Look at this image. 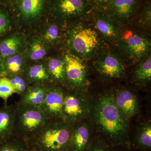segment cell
Masks as SVG:
<instances>
[{"label":"cell","mask_w":151,"mask_h":151,"mask_svg":"<svg viewBox=\"0 0 151 151\" xmlns=\"http://www.w3.org/2000/svg\"><path fill=\"white\" fill-rule=\"evenodd\" d=\"M135 80L139 83H146L151 79V57L145 58L135 70L134 74Z\"/></svg>","instance_id":"603a6c76"},{"label":"cell","mask_w":151,"mask_h":151,"mask_svg":"<svg viewBox=\"0 0 151 151\" xmlns=\"http://www.w3.org/2000/svg\"><path fill=\"white\" fill-rule=\"evenodd\" d=\"M8 77L15 93L22 96L30 85L24 74H20Z\"/></svg>","instance_id":"484cf974"},{"label":"cell","mask_w":151,"mask_h":151,"mask_svg":"<svg viewBox=\"0 0 151 151\" xmlns=\"http://www.w3.org/2000/svg\"><path fill=\"white\" fill-rule=\"evenodd\" d=\"M50 87L30 85L24 94L21 96L19 100L16 104L31 105L40 108Z\"/></svg>","instance_id":"2e32d148"},{"label":"cell","mask_w":151,"mask_h":151,"mask_svg":"<svg viewBox=\"0 0 151 151\" xmlns=\"http://www.w3.org/2000/svg\"><path fill=\"white\" fill-rule=\"evenodd\" d=\"M138 2L139 0H108L105 3L108 16L113 21L124 22L133 15Z\"/></svg>","instance_id":"9c48e42d"},{"label":"cell","mask_w":151,"mask_h":151,"mask_svg":"<svg viewBox=\"0 0 151 151\" xmlns=\"http://www.w3.org/2000/svg\"><path fill=\"white\" fill-rule=\"evenodd\" d=\"M73 125L62 119H47L45 124L27 141L32 150L70 151Z\"/></svg>","instance_id":"7a4b0ae2"},{"label":"cell","mask_w":151,"mask_h":151,"mask_svg":"<svg viewBox=\"0 0 151 151\" xmlns=\"http://www.w3.org/2000/svg\"><path fill=\"white\" fill-rule=\"evenodd\" d=\"M89 101L82 89H65L63 120L71 125L81 121L89 111Z\"/></svg>","instance_id":"5b68a950"},{"label":"cell","mask_w":151,"mask_h":151,"mask_svg":"<svg viewBox=\"0 0 151 151\" xmlns=\"http://www.w3.org/2000/svg\"><path fill=\"white\" fill-rule=\"evenodd\" d=\"M15 92L8 77L7 76L0 78V98L4 101L6 105L9 97Z\"/></svg>","instance_id":"4316f807"},{"label":"cell","mask_w":151,"mask_h":151,"mask_svg":"<svg viewBox=\"0 0 151 151\" xmlns=\"http://www.w3.org/2000/svg\"><path fill=\"white\" fill-rule=\"evenodd\" d=\"M139 24L143 28H149L151 27V7L149 6L145 10L140 18Z\"/></svg>","instance_id":"f1b7e54d"},{"label":"cell","mask_w":151,"mask_h":151,"mask_svg":"<svg viewBox=\"0 0 151 151\" xmlns=\"http://www.w3.org/2000/svg\"><path fill=\"white\" fill-rule=\"evenodd\" d=\"M32 151H34V150H32Z\"/></svg>","instance_id":"d6a6232c"},{"label":"cell","mask_w":151,"mask_h":151,"mask_svg":"<svg viewBox=\"0 0 151 151\" xmlns=\"http://www.w3.org/2000/svg\"><path fill=\"white\" fill-rule=\"evenodd\" d=\"M94 23L97 29L107 40L112 43H120L122 39L121 32L108 15L97 17L94 19Z\"/></svg>","instance_id":"9a60e30c"},{"label":"cell","mask_w":151,"mask_h":151,"mask_svg":"<svg viewBox=\"0 0 151 151\" xmlns=\"http://www.w3.org/2000/svg\"><path fill=\"white\" fill-rule=\"evenodd\" d=\"M137 148L142 150H149L151 148L150 122L143 124L138 129L134 140Z\"/></svg>","instance_id":"ffe728a7"},{"label":"cell","mask_w":151,"mask_h":151,"mask_svg":"<svg viewBox=\"0 0 151 151\" xmlns=\"http://www.w3.org/2000/svg\"><path fill=\"white\" fill-rule=\"evenodd\" d=\"M57 8L63 17H79L86 12V3L85 0H58Z\"/></svg>","instance_id":"e0dca14e"},{"label":"cell","mask_w":151,"mask_h":151,"mask_svg":"<svg viewBox=\"0 0 151 151\" xmlns=\"http://www.w3.org/2000/svg\"><path fill=\"white\" fill-rule=\"evenodd\" d=\"M16 109V104L0 107V145L13 136Z\"/></svg>","instance_id":"4fadbf2b"},{"label":"cell","mask_w":151,"mask_h":151,"mask_svg":"<svg viewBox=\"0 0 151 151\" xmlns=\"http://www.w3.org/2000/svg\"><path fill=\"white\" fill-rule=\"evenodd\" d=\"M6 76L4 60L0 56V78Z\"/></svg>","instance_id":"1f68e13d"},{"label":"cell","mask_w":151,"mask_h":151,"mask_svg":"<svg viewBox=\"0 0 151 151\" xmlns=\"http://www.w3.org/2000/svg\"><path fill=\"white\" fill-rule=\"evenodd\" d=\"M24 74L30 85L48 87L55 85L48 73L45 63H39L28 66Z\"/></svg>","instance_id":"5bb4252c"},{"label":"cell","mask_w":151,"mask_h":151,"mask_svg":"<svg viewBox=\"0 0 151 151\" xmlns=\"http://www.w3.org/2000/svg\"><path fill=\"white\" fill-rule=\"evenodd\" d=\"M95 64L99 72L108 78H119L124 72V65L122 60L119 57L111 53L103 55Z\"/></svg>","instance_id":"8fae6325"},{"label":"cell","mask_w":151,"mask_h":151,"mask_svg":"<svg viewBox=\"0 0 151 151\" xmlns=\"http://www.w3.org/2000/svg\"><path fill=\"white\" fill-rule=\"evenodd\" d=\"M115 102L125 119H129L137 113L139 109L137 98L133 92L128 89L119 91L115 96Z\"/></svg>","instance_id":"7c38bea8"},{"label":"cell","mask_w":151,"mask_h":151,"mask_svg":"<svg viewBox=\"0 0 151 151\" xmlns=\"http://www.w3.org/2000/svg\"><path fill=\"white\" fill-rule=\"evenodd\" d=\"M44 0H20L19 7L22 14L27 19L37 17L43 9Z\"/></svg>","instance_id":"44dd1931"},{"label":"cell","mask_w":151,"mask_h":151,"mask_svg":"<svg viewBox=\"0 0 151 151\" xmlns=\"http://www.w3.org/2000/svg\"><path fill=\"white\" fill-rule=\"evenodd\" d=\"M4 60L6 76L10 77L24 74L28 66L21 55L15 54Z\"/></svg>","instance_id":"d6986e66"},{"label":"cell","mask_w":151,"mask_h":151,"mask_svg":"<svg viewBox=\"0 0 151 151\" xmlns=\"http://www.w3.org/2000/svg\"><path fill=\"white\" fill-rule=\"evenodd\" d=\"M46 53V48L42 40L38 37L34 38L30 45L29 51V58L30 60L39 61L42 59Z\"/></svg>","instance_id":"d4e9b609"},{"label":"cell","mask_w":151,"mask_h":151,"mask_svg":"<svg viewBox=\"0 0 151 151\" xmlns=\"http://www.w3.org/2000/svg\"><path fill=\"white\" fill-rule=\"evenodd\" d=\"M21 45V39L18 36H13L3 41L0 43V56L4 59L16 54Z\"/></svg>","instance_id":"7402d4cb"},{"label":"cell","mask_w":151,"mask_h":151,"mask_svg":"<svg viewBox=\"0 0 151 151\" xmlns=\"http://www.w3.org/2000/svg\"><path fill=\"white\" fill-rule=\"evenodd\" d=\"M0 151H32L27 141L13 135L4 143L0 145Z\"/></svg>","instance_id":"cb8c5ba5"},{"label":"cell","mask_w":151,"mask_h":151,"mask_svg":"<svg viewBox=\"0 0 151 151\" xmlns=\"http://www.w3.org/2000/svg\"><path fill=\"white\" fill-rule=\"evenodd\" d=\"M59 37V29L55 24L50 25L47 29L44 35V38L45 41L49 43L55 42Z\"/></svg>","instance_id":"83f0119b"},{"label":"cell","mask_w":151,"mask_h":151,"mask_svg":"<svg viewBox=\"0 0 151 151\" xmlns=\"http://www.w3.org/2000/svg\"><path fill=\"white\" fill-rule=\"evenodd\" d=\"M14 134L28 141L42 128L47 120L40 107L16 104Z\"/></svg>","instance_id":"3957f363"},{"label":"cell","mask_w":151,"mask_h":151,"mask_svg":"<svg viewBox=\"0 0 151 151\" xmlns=\"http://www.w3.org/2000/svg\"><path fill=\"white\" fill-rule=\"evenodd\" d=\"M9 22L5 15L0 13V36L8 29Z\"/></svg>","instance_id":"4dcf8cb0"},{"label":"cell","mask_w":151,"mask_h":151,"mask_svg":"<svg viewBox=\"0 0 151 151\" xmlns=\"http://www.w3.org/2000/svg\"><path fill=\"white\" fill-rule=\"evenodd\" d=\"M92 142L89 125L82 120L73 124L70 139V151H87Z\"/></svg>","instance_id":"30bf717a"},{"label":"cell","mask_w":151,"mask_h":151,"mask_svg":"<svg viewBox=\"0 0 151 151\" xmlns=\"http://www.w3.org/2000/svg\"><path fill=\"white\" fill-rule=\"evenodd\" d=\"M68 40L71 48L80 56H92L100 48L101 40L97 32L86 25L79 24L71 29Z\"/></svg>","instance_id":"277c9868"},{"label":"cell","mask_w":151,"mask_h":151,"mask_svg":"<svg viewBox=\"0 0 151 151\" xmlns=\"http://www.w3.org/2000/svg\"><path fill=\"white\" fill-rule=\"evenodd\" d=\"M48 73L55 85L66 86L65 63L59 58H49L46 63Z\"/></svg>","instance_id":"ac0fdd59"},{"label":"cell","mask_w":151,"mask_h":151,"mask_svg":"<svg viewBox=\"0 0 151 151\" xmlns=\"http://www.w3.org/2000/svg\"><path fill=\"white\" fill-rule=\"evenodd\" d=\"M65 89L59 85L48 88L40 108L47 119H62Z\"/></svg>","instance_id":"52a82bcc"},{"label":"cell","mask_w":151,"mask_h":151,"mask_svg":"<svg viewBox=\"0 0 151 151\" xmlns=\"http://www.w3.org/2000/svg\"><path fill=\"white\" fill-rule=\"evenodd\" d=\"M121 42L124 51L133 59L145 58L150 51V40L142 35L133 34Z\"/></svg>","instance_id":"ba28073f"},{"label":"cell","mask_w":151,"mask_h":151,"mask_svg":"<svg viewBox=\"0 0 151 151\" xmlns=\"http://www.w3.org/2000/svg\"><path fill=\"white\" fill-rule=\"evenodd\" d=\"M93 116L97 129L105 142L112 146L129 145V129L126 119L116 106L114 94L101 97L95 105Z\"/></svg>","instance_id":"6da1fadb"},{"label":"cell","mask_w":151,"mask_h":151,"mask_svg":"<svg viewBox=\"0 0 151 151\" xmlns=\"http://www.w3.org/2000/svg\"><path fill=\"white\" fill-rule=\"evenodd\" d=\"M109 147L104 141H92L87 151H110Z\"/></svg>","instance_id":"f546056e"},{"label":"cell","mask_w":151,"mask_h":151,"mask_svg":"<svg viewBox=\"0 0 151 151\" xmlns=\"http://www.w3.org/2000/svg\"><path fill=\"white\" fill-rule=\"evenodd\" d=\"M65 89H82L87 80L86 65L81 58L75 55L66 53L64 56Z\"/></svg>","instance_id":"8992f818"}]
</instances>
